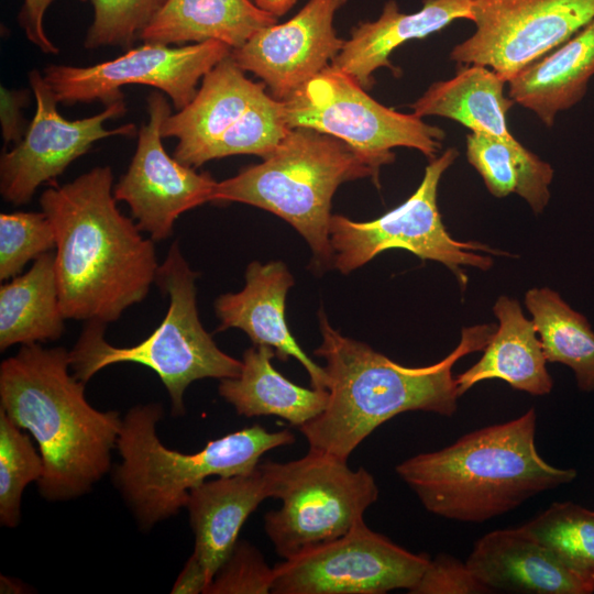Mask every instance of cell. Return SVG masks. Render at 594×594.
I'll use <instances>...</instances> for the list:
<instances>
[{
    "label": "cell",
    "instance_id": "6da1fadb",
    "mask_svg": "<svg viewBox=\"0 0 594 594\" xmlns=\"http://www.w3.org/2000/svg\"><path fill=\"white\" fill-rule=\"evenodd\" d=\"M113 174L98 166L40 198L56 237L55 268L66 319L117 321L142 301L160 264L154 241L117 207Z\"/></svg>",
    "mask_w": 594,
    "mask_h": 594
},
{
    "label": "cell",
    "instance_id": "7a4b0ae2",
    "mask_svg": "<svg viewBox=\"0 0 594 594\" xmlns=\"http://www.w3.org/2000/svg\"><path fill=\"white\" fill-rule=\"evenodd\" d=\"M329 399L324 410L299 427L309 449L348 460L377 427L406 411L451 417L458 410L453 365L483 351L497 329L477 324L462 330L458 346L441 361L420 367L400 365L370 345L344 337L319 314Z\"/></svg>",
    "mask_w": 594,
    "mask_h": 594
},
{
    "label": "cell",
    "instance_id": "3957f363",
    "mask_svg": "<svg viewBox=\"0 0 594 594\" xmlns=\"http://www.w3.org/2000/svg\"><path fill=\"white\" fill-rule=\"evenodd\" d=\"M69 351L21 345L0 365V410L35 440L44 471L40 495L64 502L90 492L111 468L122 417L92 407Z\"/></svg>",
    "mask_w": 594,
    "mask_h": 594
},
{
    "label": "cell",
    "instance_id": "277c9868",
    "mask_svg": "<svg viewBox=\"0 0 594 594\" xmlns=\"http://www.w3.org/2000/svg\"><path fill=\"white\" fill-rule=\"evenodd\" d=\"M537 413L471 431L452 444L397 464V475L431 514L483 522L542 492L571 483L574 469L549 464L536 447Z\"/></svg>",
    "mask_w": 594,
    "mask_h": 594
},
{
    "label": "cell",
    "instance_id": "5b68a950",
    "mask_svg": "<svg viewBox=\"0 0 594 594\" xmlns=\"http://www.w3.org/2000/svg\"><path fill=\"white\" fill-rule=\"evenodd\" d=\"M163 416L157 403L131 407L117 441L121 463L114 469V484L144 531L176 515L191 490L208 477L250 472L264 453L295 442L287 429L268 431L254 425L184 453L161 442L156 428Z\"/></svg>",
    "mask_w": 594,
    "mask_h": 594
},
{
    "label": "cell",
    "instance_id": "8992f818",
    "mask_svg": "<svg viewBox=\"0 0 594 594\" xmlns=\"http://www.w3.org/2000/svg\"><path fill=\"white\" fill-rule=\"evenodd\" d=\"M378 172L345 142L310 128L289 129L263 162L217 183L212 201H237L270 211L308 242L319 267L333 263L329 239L332 197L350 180Z\"/></svg>",
    "mask_w": 594,
    "mask_h": 594
},
{
    "label": "cell",
    "instance_id": "52a82bcc",
    "mask_svg": "<svg viewBox=\"0 0 594 594\" xmlns=\"http://www.w3.org/2000/svg\"><path fill=\"white\" fill-rule=\"evenodd\" d=\"M177 242L168 250L156 280L169 304L161 324L143 341L132 346H114L105 339L106 324L86 322L74 349L70 369L87 383L102 369L117 363H138L154 371L170 399V414H185L184 394L195 381L237 377L242 361L218 348L204 329L197 309L196 279Z\"/></svg>",
    "mask_w": 594,
    "mask_h": 594
},
{
    "label": "cell",
    "instance_id": "ba28073f",
    "mask_svg": "<svg viewBox=\"0 0 594 594\" xmlns=\"http://www.w3.org/2000/svg\"><path fill=\"white\" fill-rule=\"evenodd\" d=\"M278 509L264 515V529L276 553L287 559L310 546L339 538L364 520L378 498L374 476L352 470L348 460L310 450L286 463L263 462Z\"/></svg>",
    "mask_w": 594,
    "mask_h": 594
},
{
    "label": "cell",
    "instance_id": "9c48e42d",
    "mask_svg": "<svg viewBox=\"0 0 594 594\" xmlns=\"http://www.w3.org/2000/svg\"><path fill=\"white\" fill-rule=\"evenodd\" d=\"M459 152L450 147L427 165L416 191L402 205L372 221H353L332 215L329 239L333 263L348 274L388 249H404L421 260L446 265L466 286L462 266L487 271L493 260L486 253L508 255L477 242L453 239L446 229L438 209V186L443 173L453 164Z\"/></svg>",
    "mask_w": 594,
    "mask_h": 594
},
{
    "label": "cell",
    "instance_id": "30bf717a",
    "mask_svg": "<svg viewBox=\"0 0 594 594\" xmlns=\"http://www.w3.org/2000/svg\"><path fill=\"white\" fill-rule=\"evenodd\" d=\"M283 101L289 129L310 128L340 139L378 173L394 162L392 148H415L431 161L446 136L442 129L415 113L383 106L331 65Z\"/></svg>",
    "mask_w": 594,
    "mask_h": 594
},
{
    "label": "cell",
    "instance_id": "8fae6325",
    "mask_svg": "<svg viewBox=\"0 0 594 594\" xmlns=\"http://www.w3.org/2000/svg\"><path fill=\"white\" fill-rule=\"evenodd\" d=\"M430 558L358 522L343 536L273 566L275 594H384L417 584Z\"/></svg>",
    "mask_w": 594,
    "mask_h": 594
},
{
    "label": "cell",
    "instance_id": "7c38bea8",
    "mask_svg": "<svg viewBox=\"0 0 594 594\" xmlns=\"http://www.w3.org/2000/svg\"><path fill=\"white\" fill-rule=\"evenodd\" d=\"M475 31L450 59L486 66L508 81L594 20V0H471Z\"/></svg>",
    "mask_w": 594,
    "mask_h": 594
},
{
    "label": "cell",
    "instance_id": "4fadbf2b",
    "mask_svg": "<svg viewBox=\"0 0 594 594\" xmlns=\"http://www.w3.org/2000/svg\"><path fill=\"white\" fill-rule=\"evenodd\" d=\"M231 51L220 41L182 46L144 43L92 66L50 65L44 79L65 105L100 100L107 106L123 99V86L147 85L166 94L180 110L196 96L199 80Z\"/></svg>",
    "mask_w": 594,
    "mask_h": 594
},
{
    "label": "cell",
    "instance_id": "5bb4252c",
    "mask_svg": "<svg viewBox=\"0 0 594 594\" xmlns=\"http://www.w3.org/2000/svg\"><path fill=\"white\" fill-rule=\"evenodd\" d=\"M29 80L36 102L34 118L23 139L0 158V193L15 206L28 204L42 184L62 175L96 141L138 132L132 123L105 128L106 121L125 114L123 99L107 105L98 114L70 121L57 111L58 100L44 76L34 69Z\"/></svg>",
    "mask_w": 594,
    "mask_h": 594
},
{
    "label": "cell",
    "instance_id": "9a60e30c",
    "mask_svg": "<svg viewBox=\"0 0 594 594\" xmlns=\"http://www.w3.org/2000/svg\"><path fill=\"white\" fill-rule=\"evenodd\" d=\"M146 101L148 122L138 132L135 153L113 195L117 201L128 204L139 229L155 242L172 235L182 213L212 201L218 182L168 155L161 127L172 113L170 106L158 91Z\"/></svg>",
    "mask_w": 594,
    "mask_h": 594
},
{
    "label": "cell",
    "instance_id": "2e32d148",
    "mask_svg": "<svg viewBox=\"0 0 594 594\" xmlns=\"http://www.w3.org/2000/svg\"><path fill=\"white\" fill-rule=\"evenodd\" d=\"M348 0H309L292 19L256 32L231 56L256 75L271 95L285 100L331 65L344 41L337 35L334 15Z\"/></svg>",
    "mask_w": 594,
    "mask_h": 594
},
{
    "label": "cell",
    "instance_id": "e0dca14e",
    "mask_svg": "<svg viewBox=\"0 0 594 594\" xmlns=\"http://www.w3.org/2000/svg\"><path fill=\"white\" fill-rule=\"evenodd\" d=\"M265 87L249 79L231 54L221 59L204 76L194 99L162 123V138L178 140L174 157L191 167L201 166L209 148L237 128L266 94Z\"/></svg>",
    "mask_w": 594,
    "mask_h": 594
},
{
    "label": "cell",
    "instance_id": "ac0fdd59",
    "mask_svg": "<svg viewBox=\"0 0 594 594\" xmlns=\"http://www.w3.org/2000/svg\"><path fill=\"white\" fill-rule=\"evenodd\" d=\"M294 283L293 275L280 261L251 262L245 272L244 288L223 294L215 301V311L220 320L217 331L229 328L243 330L254 344L272 346L280 361L296 359L309 374L311 386L327 389L324 369L298 345L285 319V300Z\"/></svg>",
    "mask_w": 594,
    "mask_h": 594
},
{
    "label": "cell",
    "instance_id": "d6986e66",
    "mask_svg": "<svg viewBox=\"0 0 594 594\" xmlns=\"http://www.w3.org/2000/svg\"><path fill=\"white\" fill-rule=\"evenodd\" d=\"M491 592L591 594L594 591L571 573L522 526L482 536L465 561Z\"/></svg>",
    "mask_w": 594,
    "mask_h": 594
},
{
    "label": "cell",
    "instance_id": "ffe728a7",
    "mask_svg": "<svg viewBox=\"0 0 594 594\" xmlns=\"http://www.w3.org/2000/svg\"><path fill=\"white\" fill-rule=\"evenodd\" d=\"M268 497H273V483L263 462L250 472L205 481L191 490L185 508L195 536L194 552L209 582L249 516Z\"/></svg>",
    "mask_w": 594,
    "mask_h": 594
},
{
    "label": "cell",
    "instance_id": "44dd1931",
    "mask_svg": "<svg viewBox=\"0 0 594 594\" xmlns=\"http://www.w3.org/2000/svg\"><path fill=\"white\" fill-rule=\"evenodd\" d=\"M458 19L471 21V0H424L422 8L413 13L402 12L395 0H388L375 21L361 22L351 30L350 38L344 41L331 66L369 90L375 82V70L381 67L394 70L389 62L393 51Z\"/></svg>",
    "mask_w": 594,
    "mask_h": 594
},
{
    "label": "cell",
    "instance_id": "7402d4cb",
    "mask_svg": "<svg viewBox=\"0 0 594 594\" xmlns=\"http://www.w3.org/2000/svg\"><path fill=\"white\" fill-rule=\"evenodd\" d=\"M493 311L498 327L482 358L455 377L459 397L475 384L495 378L532 396L548 395L553 381L534 321L524 316L517 300L504 295L497 298Z\"/></svg>",
    "mask_w": 594,
    "mask_h": 594
},
{
    "label": "cell",
    "instance_id": "603a6c76",
    "mask_svg": "<svg viewBox=\"0 0 594 594\" xmlns=\"http://www.w3.org/2000/svg\"><path fill=\"white\" fill-rule=\"evenodd\" d=\"M594 75V20L507 81L508 97L552 127L578 103Z\"/></svg>",
    "mask_w": 594,
    "mask_h": 594
},
{
    "label": "cell",
    "instance_id": "cb8c5ba5",
    "mask_svg": "<svg viewBox=\"0 0 594 594\" xmlns=\"http://www.w3.org/2000/svg\"><path fill=\"white\" fill-rule=\"evenodd\" d=\"M275 23L253 0H166L139 38L164 45L220 41L233 50Z\"/></svg>",
    "mask_w": 594,
    "mask_h": 594
},
{
    "label": "cell",
    "instance_id": "d4e9b609",
    "mask_svg": "<svg viewBox=\"0 0 594 594\" xmlns=\"http://www.w3.org/2000/svg\"><path fill=\"white\" fill-rule=\"evenodd\" d=\"M275 356L270 345L246 349L240 374L221 380L218 392L240 416H276L299 428L324 410L329 392L290 382L273 366Z\"/></svg>",
    "mask_w": 594,
    "mask_h": 594
},
{
    "label": "cell",
    "instance_id": "484cf974",
    "mask_svg": "<svg viewBox=\"0 0 594 594\" xmlns=\"http://www.w3.org/2000/svg\"><path fill=\"white\" fill-rule=\"evenodd\" d=\"M505 84V79L486 66L459 65L452 78L430 85L410 108L420 118L439 116L472 132L509 140L514 136L506 113L514 101L504 95Z\"/></svg>",
    "mask_w": 594,
    "mask_h": 594
},
{
    "label": "cell",
    "instance_id": "4316f807",
    "mask_svg": "<svg viewBox=\"0 0 594 594\" xmlns=\"http://www.w3.org/2000/svg\"><path fill=\"white\" fill-rule=\"evenodd\" d=\"M55 268V253L34 260L24 274L0 287V350L59 339L64 320Z\"/></svg>",
    "mask_w": 594,
    "mask_h": 594
},
{
    "label": "cell",
    "instance_id": "83f0119b",
    "mask_svg": "<svg viewBox=\"0 0 594 594\" xmlns=\"http://www.w3.org/2000/svg\"><path fill=\"white\" fill-rule=\"evenodd\" d=\"M466 157L493 196L503 198L515 193L535 213L548 205L553 168L515 138L504 140L471 131L466 136Z\"/></svg>",
    "mask_w": 594,
    "mask_h": 594
},
{
    "label": "cell",
    "instance_id": "f1b7e54d",
    "mask_svg": "<svg viewBox=\"0 0 594 594\" xmlns=\"http://www.w3.org/2000/svg\"><path fill=\"white\" fill-rule=\"evenodd\" d=\"M525 304L547 362L569 366L582 392L594 391V331L587 319L548 287L531 288Z\"/></svg>",
    "mask_w": 594,
    "mask_h": 594
},
{
    "label": "cell",
    "instance_id": "f546056e",
    "mask_svg": "<svg viewBox=\"0 0 594 594\" xmlns=\"http://www.w3.org/2000/svg\"><path fill=\"white\" fill-rule=\"evenodd\" d=\"M522 527L594 591V510L554 502Z\"/></svg>",
    "mask_w": 594,
    "mask_h": 594
},
{
    "label": "cell",
    "instance_id": "4dcf8cb0",
    "mask_svg": "<svg viewBox=\"0 0 594 594\" xmlns=\"http://www.w3.org/2000/svg\"><path fill=\"white\" fill-rule=\"evenodd\" d=\"M30 436L0 410V522L7 528L19 525L23 492L43 475V459Z\"/></svg>",
    "mask_w": 594,
    "mask_h": 594
},
{
    "label": "cell",
    "instance_id": "1f68e13d",
    "mask_svg": "<svg viewBox=\"0 0 594 594\" xmlns=\"http://www.w3.org/2000/svg\"><path fill=\"white\" fill-rule=\"evenodd\" d=\"M56 246L54 228L42 212L0 215V279L18 276L32 260Z\"/></svg>",
    "mask_w": 594,
    "mask_h": 594
},
{
    "label": "cell",
    "instance_id": "d6a6232c",
    "mask_svg": "<svg viewBox=\"0 0 594 594\" xmlns=\"http://www.w3.org/2000/svg\"><path fill=\"white\" fill-rule=\"evenodd\" d=\"M94 19L84 46L130 48L166 0H90Z\"/></svg>",
    "mask_w": 594,
    "mask_h": 594
},
{
    "label": "cell",
    "instance_id": "836d02e7",
    "mask_svg": "<svg viewBox=\"0 0 594 594\" xmlns=\"http://www.w3.org/2000/svg\"><path fill=\"white\" fill-rule=\"evenodd\" d=\"M274 571L246 540H238L204 594L272 593Z\"/></svg>",
    "mask_w": 594,
    "mask_h": 594
},
{
    "label": "cell",
    "instance_id": "e575fe53",
    "mask_svg": "<svg viewBox=\"0 0 594 594\" xmlns=\"http://www.w3.org/2000/svg\"><path fill=\"white\" fill-rule=\"evenodd\" d=\"M411 594H481L491 591L469 569L466 562L440 553L430 562Z\"/></svg>",
    "mask_w": 594,
    "mask_h": 594
},
{
    "label": "cell",
    "instance_id": "d590c367",
    "mask_svg": "<svg viewBox=\"0 0 594 594\" xmlns=\"http://www.w3.org/2000/svg\"><path fill=\"white\" fill-rule=\"evenodd\" d=\"M0 122L4 144H18L24 136V119L22 109L29 100L26 90L8 89L1 86Z\"/></svg>",
    "mask_w": 594,
    "mask_h": 594
},
{
    "label": "cell",
    "instance_id": "8d00e7d4",
    "mask_svg": "<svg viewBox=\"0 0 594 594\" xmlns=\"http://www.w3.org/2000/svg\"><path fill=\"white\" fill-rule=\"evenodd\" d=\"M52 1L53 0H24L19 21L30 42L44 53L56 54L58 53V48L47 37L43 28V18Z\"/></svg>",
    "mask_w": 594,
    "mask_h": 594
},
{
    "label": "cell",
    "instance_id": "74e56055",
    "mask_svg": "<svg viewBox=\"0 0 594 594\" xmlns=\"http://www.w3.org/2000/svg\"><path fill=\"white\" fill-rule=\"evenodd\" d=\"M208 584L207 571L197 554L193 552L177 576L170 593L199 594L205 592Z\"/></svg>",
    "mask_w": 594,
    "mask_h": 594
},
{
    "label": "cell",
    "instance_id": "f35d334b",
    "mask_svg": "<svg viewBox=\"0 0 594 594\" xmlns=\"http://www.w3.org/2000/svg\"><path fill=\"white\" fill-rule=\"evenodd\" d=\"M265 12L278 18L289 11L297 0H253Z\"/></svg>",
    "mask_w": 594,
    "mask_h": 594
},
{
    "label": "cell",
    "instance_id": "ab89813d",
    "mask_svg": "<svg viewBox=\"0 0 594 594\" xmlns=\"http://www.w3.org/2000/svg\"><path fill=\"white\" fill-rule=\"evenodd\" d=\"M0 581L1 593H21L24 590L23 584H21L19 581H13V579L8 576L1 575Z\"/></svg>",
    "mask_w": 594,
    "mask_h": 594
}]
</instances>
